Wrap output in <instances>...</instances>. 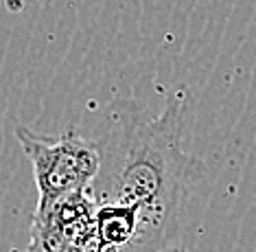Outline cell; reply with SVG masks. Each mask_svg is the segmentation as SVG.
<instances>
[{"instance_id":"cell-1","label":"cell","mask_w":256,"mask_h":252,"mask_svg":"<svg viewBox=\"0 0 256 252\" xmlns=\"http://www.w3.org/2000/svg\"><path fill=\"white\" fill-rule=\"evenodd\" d=\"M184 101L173 97L164 112L149 116L134 99L108 105L94 138L98 173L90 184L94 204L138 208L154 252L168 248L178 232L180 210L204 165L182 149Z\"/></svg>"},{"instance_id":"cell-2","label":"cell","mask_w":256,"mask_h":252,"mask_svg":"<svg viewBox=\"0 0 256 252\" xmlns=\"http://www.w3.org/2000/svg\"><path fill=\"white\" fill-rule=\"evenodd\" d=\"M26 158L33 165L38 184V206L33 215L44 213L62 197L88 191L98 173V151L90 138L77 132L44 136L24 125H16Z\"/></svg>"},{"instance_id":"cell-3","label":"cell","mask_w":256,"mask_h":252,"mask_svg":"<svg viewBox=\"0 0 256 252\" xmlns=\"http://www.w3.org/2000/svg\"><path fill=\"white\" fill-rule=\"evenodd\" d=\"M160 252H188V250L180 248V245H168V248H164V250H160Z\"/></svg>"}]
</instances>
